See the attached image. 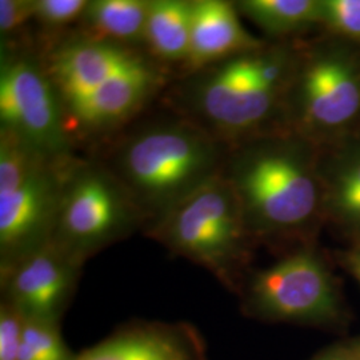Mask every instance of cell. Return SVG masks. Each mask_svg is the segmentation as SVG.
Listing matches in <instances>:
<instances>
[{"label":"cell","mask_w":360,"mask_h":360,"mask_svg":"<svg viewBox=\"0 0 360 360\" xmlns=\"http://www.w3.org/2000/svg\"><path fill=\"white\" fill-rule=\"evenodd\" d=\"M39 52L77 151H95L134 123L175 77L144 50L92 41L74 32Z\"/></svg>","instance_id":"cell-1"},{"label":"cell","mask_w":360,"mask_h":360,"mask_svg":"<svg viewBox=\"0 0 360 360\" xmlns=\"http://www.w3.org/2000/svg\"><path fill=\"white\" fill-rule=\"evenodd\" d=\"M230 146L166 107L95 150L146 219L144 231L223 172ZM143 231V232H144Z\"/></svg>","instance_id":"cell-2"},{"label":"cell","mask_w":360,"mask_h":360,"mask_svg":"<svg viewBox=\"0 0 360 360\" xmlns=\"http://www.w3.org/2000/svg\"><path fill=\"white\" fill-rule=\"evenodd\" d=\"M295 72L287 47L264 46L174 77L160 99L231 147L257 136L283 104Z\"/></svg>","instance_id":"cell-3"},{"label":"cell","mask_w":360,"mask_h":360,"mask_svg":"<svg viewBox=\"0 0 360 360\" xmlns=\"http://www.w3.org/2000/svg\"><path fill=\"white\" fill-rule=\"evenodd\" d=\"M221 175L235 193L252 240L299 236L316 214L321 193L306 144L260 134L230 147Z\"/></svg>","instance_id":"cell-4"},{"label":"cell","mask_w":360,"mask_h":360,"mask_svg":"<svg viewBox=\"0 0 360 360\" xmlns=\"http://www.w3.org/2000/svg\"><path fill=\"white\" fill-rule=\"evenodd\" d=\"M79 155L51 158L0 131V274L51 242Z\"/></svg>","instance_id":"cell-5"},{"label":"cell","mask_w":360,"mask_h":360,"mask_svg":"<svg viewBox=\"0 0 360 360\" xmlns=\"http://www.w3.org/2000/svg\"><path fill=\"white\" fill-rule=\"evenodd\" d=\"M144 233L175 255L211 272L232 291L245 282L252 242L242 210L220 174Z\"/></svg>","instance_id":"cell-6"},{"label":"cell","mask_w":360,"mask_h":360,"mask_svg":"<svg viewBox=\"0 0 360 360\" xmlns=\"http://www.w3.org/2000/svg\"><path fill=\"white\" fill-rule=\"evenodd\" d=\"M146 229V219L103 163L77 156L70 168L51 243L80 264Z\"/></svg>","instance_id":"cell-7"},{"label":"cell","mask_w":360,"mask_h":360,"mask_svg":"<svg viewBox=\"0 0 360 360\" xmlns=\"http://www.w3.org/2000/svg\"><path fill=\"white\" fill-rule=\"evenodd\" d=\"M239 292L245 315L263 322L328 326L342 318L333 275L307 247L248 274Z\"/></svg>","instance_id":"cell-8"},{"label":"cell","mask_w":360,"mask_h":360,"mask_svg":"<svg viewBox=\"0 0 360 360\" xmlns=\"http://www.w3.org/2000/svg\"><path fill=\"white\" fill-rule=\"evenodd\" d=\"M0 131L51 158L79 155L35 44L0 49Z\"/></svg>","instance_id":"cell-9"},{"label":"cell","mask_w":360,"mask_h":360,"mask_svg":"<svg viewBox=\"0 0 360 360\" xmlns=\"http://www.w3.org/2000/svg\"><path fill=\"white\" fill-rule=\"evenodd\" d=\"M82 269L50 242L0 274L1 300L26 319L59 324L75 295Z\"/></svg>","instance_id":"cell-10"},{"label":"cell","mask_w":360,"mask_h":360,"mask_svg":"<svg viewBox=\"0 0 360 360\" xmlns=\"http://www.w3.org/2000/svg\"><path fill=\"white\" fill-rule=\"evenodd\" d=\"M288 95L300 127L338 129L359 112L360 79L346 58L321 55L295 72Z\"/></svg>","instance_id":"cell-11"},{"label":"cell","mask_w":360,"mask_h":360,"mask_svg":"<svg viewBox=\"0 0 360 360\" xmlns=\"http://www.w3.org/2000/svg\"><path fill=\"white\" fill-rule=\"evenodd\" d=\"M72 360H208V352L200 331L190 323L135 321Z\"/></svg>","instance_id":"cell-12"},{"label":"cell","mask_w":360,"mask_h":360,"mask_svg":"<svg viewBox=\"0 0 360 360\" xmlns=\"http://www.w3.org/2000/svg\"><path fill=\"white\" fill-rule=\"evenodd\" d=\"M264 46L243 27L235 3L193 0L190 52L175 77L193 74Z\"/></svg>","instance_id":"cell-13"},{"label":"cell","mask_w":360,"mask_h":360,"mask_svg":"<svg viewBox=\"0 0 360 360\" xmlns=\"http://www.w3.org/2000/svg\"><path fill=\"white\" fill-rule=\"evenodd\" d=\"M151 0H90L74 34L80 38L143 50Z\"/></svg>","instance_id":"cell-14"},{"label":"cell","mask_w":360,"mask_h":360,"mask_svg":"<svg viewBox=\"0 0 360 360\" xmlns=\"http://www.w3.org/2000/svg\"><path fill=\"white\" fill-rule=\"evenodd\" d=\"M193 0H151L143 50L169 70H179L188 58Z\"/></svg>","instance_id":"cell-15"},{"label":"cell","mask_w":360,"mask_h":360,"mask_svg":"<svg viewBox=\"0 0 360 360\" xmlns=\"http://www.w3.org/2000/svg\"><path fill=\"white\" fill-rule=\"evenodd\" d=\"M235 6L239 13L272 37L322 23V0H242Z\"/></svg>","instance_id":"cell-16"},{"label":"cell","mask_w":360,"mask_h":360,"mask_svg":"<svg viewBox=\"0 0 360 360\" xmlns=\"http://www.w3.org/2000/svg\"><path fill=\"white\" fill-rule=\"evenodd\" d=\"M328 198L335 217L360 232V148L345 155L336 165Z\"/></svg>","instance_id":"cell-17"},{"label":"cell","mask_w":360,"mask_h":360,"mask_svg":"<svg viewBox=\"0 0 360 360\" xmlns=\"http://www.w3.org/2000/svg\"><path fill=\"white\" fill-rule=\"evenodd\" d=\"M90 0H35L34 23L38 26L35 39L39 51L65 38L77 26Z\"/></svg>","instance_id":"cell-18"},{"label":"cell","mask_w":360,"mask_h":360,"mask_svg":"<svg viewBox=\"0 0 360 360\" xmlns=\"http://www.w3.org/2000/svg\"><path fill=\"white\" fill-rule=\"evenodd\" d=\"M58 323L26 319L18 360H72Z\"/></svg>","instance_id":"cell-19"},{"label":"cell","mask_w":360,"mask_h":360,"mask_svg":"<svg viewBox=\"0 0 360 360\" xmlns=\"http://www.w3.org/2000/svg\"><path fill=\"white\" fill-rule=\"evenodd\" d=\"M34 11L35 0H0V47L35 44L27 32L34 22Z\"/></svg>","instance_id":"cell-20"},{"label":"cell","mask_w":360,"mask_h":360,"mask_svg":"<svg viewBox=\"0 0 360 360\" xmlns=\"http://www.w3.org/2000/svg\"><path fill=\"white\" fill-rule=\"evenodd\" d=\"M322 23L360 40V0H322Z\"/></svg>","instance_id":"cell-21"},{"label":"cell","mask_w":360,"mask_h":360,"mask_svg":"<svg viewBox=\"0 0 360 360\" xmlns=\"http://www.w3.org/2000/svg\"><path fill=\"white\" fill-rule=\"evenodd\" d=\"M26 318L10 303H0V360H18Z\"/></svg>","instance_id":"cell-22"},{"label":"cell","mask_w":360,"mask_h":360,"mask_svg":"<svg viewBox=\"0 0 360 360\" xmlns=\"http://www.w3.org/2000/svg\"><path fill=\"white\" fill-rule=\"evenodd\" d=\"M312 360H360V351L356 343L338 346L323 351Z\"/></svg>","instance_id":"cell-23"},{"label":"cell","mask_w":360,"mask_h":360,"mask_svg":"<svg viewBox=\"0 0 360 360\" xmlns=\"http://www.w3.org/2000/svg\"><path fill=\"white\" fill-rule=\"evenodd\" d=\"M345 264L360 283V247L348 251L345 257Z\"/></svg>","instance_id":"cell-24"},{"label":"cell","mask_w":360,"mask_h":360,"mask_svg":"<svg viewBox=\"0 0 360 360\" xmlns=\"http://www.w3.org/2000/svg\"><path fill=\"white\" fill-rule=\"evenodd\" d=\"M356 346H358V348H359V351H360V340H359V342H356Z\"/></svg>","instance_id":"cell-25"}]
</instances>
